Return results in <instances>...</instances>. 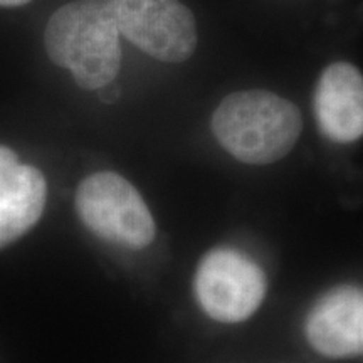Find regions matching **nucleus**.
I'll use <instances>...</instances> for the list:
<instances>
[{
	"label": "nucleus",
	"mask_w": 363,
	"mask_h": 363,
	"mask_svg": "<svg viewBox=\"0 0 363 363\" xmlns=\"http://www.w3.org/2000/svg\"><path fill=\"white\" fill-rule=\"evenodd\" d=\"M305 333L311 347L328 358L362 355V289L353 284H343L323 294L308 313Z\"/></svg>",
	"instance_id": "nucleus-6"
},
{
	"label": "nucleus",
	"mask_w": 363,
	"mask_h": 363,
	"mask_svg": "<svg viewBox=\"0 0 363 363\" xmlns=\"http://www.w3.org/2000/svg\"><path fill=\"white\" fill-rule=\"evenodd\" d=\"M76 211L93 234L126 249H143L155 239V220L133 185L115 172H98L76 190Z\"/></svg>",
	"instance_id": "nucleus-3"
},
{
	"label": "nucleus",
	"mask_w": 363,
	"mask_h": 363,
	"mask_svg": "<svg viewBox=\"0 0 363 363\" xmlns=\"http://www.w3.org/2000/svg\"><path fill=\"white\" fill-rule=\"evenodd\" d=\"M321 133L335 143H352L363 133V79L350 62H335L321 72L313 96Z\"/></svg>",
	"instance_id": "nucleus-7"
},
{
	"label": "nucleus",
	"mask_w": 363,
	"mask_h": 363,
	"mask_svg": "<svg viewBox=\"0 0 363 363\" xmlns=\"http://www.w3.org/2000/svg\"><path fill=\"white\" fill-rule=\"evenodd\" d=\"M29 2L30 0H0V7H19Z\"/></svg>",
	"instance_id": "nucleus-9"
},
{
	"label": "nucleus",
	"mask_w": 363,
	"mask_h": 363,
	"mask_svg": "<svg viewBox=\"0 0 363 363\" xmlns=\"http://www.w3.org/2000/svg\"><path fill=\"white\" fill-rule=\"evenodd\" d=\"M118 33L163 62H184L197 48V26L180 0H98Z\"/></svg>",
	"instance_id": "nucleus-4"
},
{
	"label": "nucleus",
	"mask_w": 363,
	"mask_h": 363,
	"mask_svg": "<svg viewBox=\"0 0 363 363\" xmlns=\"http://www.w3.org/2000/svg\"><path fill=\"white\" fill-rule=\"evenodd\" d=\"M45 49L83 89H103L120 71V33L98 0H76L54 12L45 27Z\"/></svg>",
	"instance_id": "nucleus-2"
},
{
	"label": "nucleus",
	"mask_w": 363,
	"mask_h": 363,
	"mask_svg": "<svg viewBox=\"0 0 363 363\" xmlns=\"http://www.w3.org/2000/svg\"><path fill=\"white\" fill-rule=\"evenodd\" d=\"M211 125L222 148L251 165L281 160L291 152L303 130L298 108L262 89L238 91L225 96L212 115Z\"/></svg>",
	"instance_id": "nucleus-1"
},
{
	"label": "nucleus",
	"mask_w": 363,
	"mask_h": 363,
	"mask_svg": "<svg viewBox=\"0 0 363 363\" xmlns=\"http://www.w3.org/2000/svg\"><path fill=\"white\" fill-rule=\"evenodd\" d=\"M266 274L240 251L219 247L199 262L194 291L206 315L220 323H240L257 311L266 296Z\"/></svg>",
	"instance_id": "nucleus-5"
},
{
	"label": "nucleus",
	"mask_w": 363,
	"mask_h": 363,
	"mask_svg": "<svg viewBox=\"0 0 363 363\" xmlns=\"http://www.w3.org/2000/svg\"><path fill=\"white\" fill-rule=\"evenodd\" d=\"M45 195L44 175L0 147V249L33 229L44 212Z\"/></svg>",
	"instance_id": "nucleus-8"
}]
</instances>
